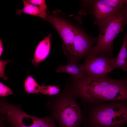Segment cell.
<instances>
[{
    "label": "cell",
    "mask_w": 127,
    "mask_h": 127,
    "mask_svg": "<svg viewBox=\"0 0 127 127\" xmlns=\"http://www.w3.org/2000/svg\"><path fill=\"white\" fill-rule=\"evenodd\" d=\"M114 58L102 55L97 57L89 54L86 57L84 63L82 65L87 77H100L106 75L114 69Z\"/></svg>",
    "instance_id": "5"
},
{
    "label": "cell",
    "mask_w": 127,
    "mask_h": 127,
    "mask_svg": "<svg viewBox=\"0 0 127 127\" xmlns=\"http://www.w3.org/2000/svg\"><path fill=\"white\" fill-rule=\"evenodd\" d=\"M47 20L55 28L67 49L72 53L73 42L77 28L64 20L48 14Z\"/></svg>",
    "instance_id": "7"
},
{
    "label": "cell",
    "mask_w": 127,
    "mask_h": 127,
    "mask_svg": "<svg viewBox=\"0 0 127 127\" xmlns=\"http://www.w3.org/2000/svg\"><path fill=\"white\" fill-rule=\"evenodd\" d=\"M113 66L114 69L119 68L123 71L127 72V59L114 58Z\"/></svg>",
    "instance_id": "16"
},
{
    "label": "cell",
    "mask_w": 127,
    "mask_h": 127,
    "mask_svg": "<svg viewBox=\"0 0 127 127\" xmlns=\"http://www.w3.org/2000/svg\"><path fill=\"white\" fill-rule=\"evenodd\" d=\"M28 3L37 6L45 12L47 11L45 1L44 0H26Z\"/></svg>",
    "instance_id": "18"
},
{
    "label": "cell",
    "mask_w": 127,
    "mask_h": 127,
    "mask_svg": "<svg viewBox=\"0 0 127 127\" xmlns=\"http://www.w3.org/2000/svg\"><path fill=\"white\" fill-rule=\"evenodd\" d=\"M123 43L117 58L127 59V31L123 39Z\"/></svg>",
    "instance_id": "17"
},
{
    "label": "cell",
    "mask_w": 127,
    "mask_h": 127,
    "mask_svg": "<svg viewBox=\"0 0 127 127\" xmlns=\"http://www.w3.org/2000/svg\"><path fill=\"white\" fill-rule=\"evenodd\" d=\"M56 71L69 74L74 78L80 80L87 77L82 65H78L75 62H71L64 66L60 64L56 68Z\"/></svg>",
    "instance_id": "11"
},
{
    "label": "cell",
    "mask_w": 127,
    "mask_h": 127,
    "mask_svg": "<svg viewBox=\"0 0 127 127\" xmlns=\"http://www.w3.org/2000/svg\"><path fill=\"white\" fill-rule=\"evenodd\" d=\"M40 92L44 95H48L50 96L58 94L60 89L58 86H52L50 85L44 86L42 85Z\"/></svg>",
    "instance_id": "14"
},
{
    "label": "cell",
    "mask_w": 127,
    "mask_h": 127,
    "mask_svg": "<svg viewBox=\"0 0 127 127\" xmlns=\"http://www.w3.org/2000/svg\"><path fill=\"white\" fill-rule=\"evenodd\" d=\"M124 12L122 21L123 26L127 24V0H126Z\"/></svg>",
    "instance_id": "21"
},
{
    "label": "cell",
    "mask_w": 127,
    "mask_h": 127,
    "mask_svg": "<svg viewBox=\"0 0 127 127\" xmlns=\"http://www.w3.org/2000/svg\"><path fill=\"white\" fill-rule=\"evenodd\" d=\"M51 34L41 41L36 49L34 58L32 62L35 66H37L40 63L45 59L49 54L50 49Z\"/></svg>",
    "instance_id": "10"
},
{
    "label": "cell",
    "mask_w": 127,
    "mask_h": 127,
    "mask_svg": "<svg viewBox=\"0 0 127 127\" xmlns=\"http://www.w3.org/2000/svg\"><path fill=\"white\" fill-rule=\"evenodd\" d=\"M3 50V45L2 43V41L0 40V56H1Z\"/></svg>",
    "instance_id": "22"
},
{
    "label": "cell",
    "mask_w": 127,
    "mask_h": 127,
    "mask_svg": "<svg viewBox=\"0 0 127 127\" xmlns=\"http://www.w3.org/2000/svg\"><path fill=\"white\" fill-rule=\"evenodd\" d=\"M56 111V119L61 127H76L80 123V110L72 100L62 101L57 107Z\"/></svg>",
    "instance_id": "6"
},
{
    "label": "cell",
    "mask_w": 127,
    "mask_h": 127,
    "mask_svg": "<svg viewBox=\"0 0 127 127\" xmlns=\"http://www.w3.org/2000/svg\"><path fill=\"white\" fill-rule=\"evenodd\" d=\"M10 61L0 60V77L5 80H7V77L5 75L4 70L6 65L10 62Z\"/></svg>",
    "instance_id": "20"
},
{
    "label": "cell",
    "mask_w": 127,
    "mask_h": 127,
    "mask_svg": "<svg viewBox=\"0 0 127 127\" xmlns=\"http://www.w3.org/2000/svg\"><path fill=\"white\" fill-rule=\"evenodd\" d=\"M13 94L11 89L1 82L0 83V96L3 97Z\"/></svg>",
    "instance_id": "19"
},
{
    "label": "cell",
    "mask_w": 127,
    "mask_h": 127,
    "mask_svg": "<svg viewBox=\"0 0 127 127\" xmlns=\"http://www.w3.org/2000/svg\"><path fill=\"white\" fill-rule=\"evenodd\" d=\"M78 86L82 95L94 103L127 101V76L119 79L107 75L96 77H87L81 80Z\"/></svg>",
    "instance_id": "1"
},
{
    "label": "cell",
    "mask_w": 127,
    "mask_h": 127,
    "mask_svg": "<svg viewBox=\"0 0 127 127\" xmlns=\"http://www.w3.org/2000/svg\"><path fill=\"white\" fill-rule=\"evenodd\" d=\"M25 91L30 93H37L40 92L41 87L35 80L30 75H28L24 83Z\"/></svg>",
    "instance_id": "13"
},
{
    "label": "cell",
    "mask_w": 127,
    "mask_h": 127,
    "mask_svg": "<svg viewBox=\"0 0 127 127\" xmlns=\"http://www.w3.org/2000/svg\"><path fill=\"white\" fill-rule=\"evenodd\" d=\"M116 101L97 105L91 113L93 127H119L127 123V101Z\"/></svg>",
    "instance_id": "2"
},
{
    "label": "cell",
    "mask_w": 127,
    "mask_h": 127,
    "mask_svg": "<svg viewBox=\"0 0 127 127\" xmlns=\"http://www.w3.org/2000/svg\"><path fill=\"white\" fill-rule=\"evenodd\" d=\"M93 8L94 15L99 23L109 19L119 12L104 0L93 1Z\"/></svg>",
    "instance_id": "9"
},
{
    "label": "cell",
    "mask_w": 127,
    "mask_h": 127,
    "mask_svg": "<svg viewBox=\"0 0 127 127\" xmlns=\"http://www.w3.org/2000/svg\"><path fill=\"white\" fill-rule=\"evenodd\" d=\"M0 127H3V126H2V125H0Z\"/></svg>",
    "instance_id": "23"
},
{
    "label": "cell",
    "mask_w": 127,
    "mask_h": 127,
    "mask_svg": "<svg viewBox=\"0 0 127 127\" xmlns=\"http://www.w3.org/2000/svg\"><path fill=\"white\" fill-rule=\"evenodd\" d=\"M92 43L88 37L77 28L74 39L72 53L79 57L88 55L91 52Z\"/></svg>",
    "instance_id": "8"
},
{
    "label": "cell",
    "mask_w": 127,
    "mask_h": 127,
    "mask_svg": "<svg viewBox=\"0 0 127 127\" xmlns=\"http://www.w3.org/2000/svg\"><path fill=\"white\" fill-rule=\"evenodd\" d=\"M24 6L22 9H18L16 11V14L20 15L22 13L37 16L45 20H47V12L39 7L28 3L25 0H23Z\"/></svg>",
    "instance_id": "12"
},
{
    "label": "cell",
    "mask_w": 127,
    "mask_h": 127,
    "mask_svg": "<svg viewBox=\"0 0 127 127\" xmlns=\"http://www.w3.org/2000/svg\"><path fill=\"white\" fill-rule=\"evenodd\" d=\"M104 1L112 7L117 12H119L122 11L124 5L126 0H104Z\"/></svg>",
    "instance_id": "15"
},
{
    "label": "cell",
    "mask_w": 127,
    "mask_h": 127,
    "mask_svg": "<svg viewBox=\"0 0 127 127\" xmlns=\"http://www.w3.org/2000/svg\"><path fill=\"white\" fill-rule=\"evenodd\" d=\"M0 102V111L12 127H57L49 118L31 116L17 106L5 101Z\"/></svg>",
    "instance_id": "4"
},
{
    "label": "cell",
    "mask_w": 127,
    "mask_h": 127,
    "mask_svg": "<svg viewBox=\"0 0 127 127\" xmlns=\"http://www.w3.org/2000/svg\"><path fill=\"white\" fill-rule=\"evenodd\" d=\"M124 8L115 15L99 23V34L97 44L90 54L95 57L104 55H113V42L116 36L124 30L122 21Z\"/></svg>",
    "instance_id": "3"
}]
</instances>
